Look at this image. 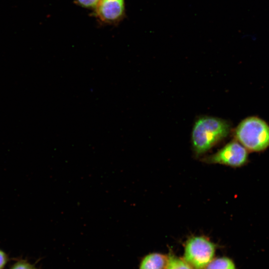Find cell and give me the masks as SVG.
<instances>
[{
	"instance_id": "1",
	"label": "cell",
	"mask_w": 269,
	"mask_h": 269,
	"mask_svg": "<svg viewBox=\"0 0 269 269\" xmlns=\"http://www.w3.org/2000/svg\"><path fill=\"white\" fill-rule=\"evenodd\" d=\"M230 125L225 120L202 116L194 124L191 134L193 150L196 155L205 153L221 142L229 134Z\"/></svg>"
},
{
	"instance_id": "2",
	"label": "cell",
	"mask_w": 269,
	"mask_h": 269,
	"mask_svg": "<svg viewBox=\"0 0 269 269\" xmlns=\"http://www.w3.org/2000/svg\"><path fill=\"white\" fill-rule=\"evenodd\" d=\"M234 136L248 151H262L269 146V126L258 117H248L237 126Z\"/></svg>"
},
{
	"instance_id": "3",
	"label": "cell",
	"mask_w": 269,
	"mask_h": 269,
	"mask_svg": "<svg viewBox=\"0 0 269 269\" xmlns=\"http://www.w3.org/2000/svg\"><path fill=\"white\" fill-rule=\"evenodd\" d=\"M215 245L203 236H194L186 242L184 261L193 269H205L213 260Z\"/></svg>"
},
{
	"instance_id": "4",
	"label": "cell",
	"mask_w": 269,
	"mask_h": 269,
	"mask_svg": "<svg viewBox=\"0 0 269 269\" xmlns=\"http://www.w3.org/2000/svg\"><path fill=\"white\" fill-rule=\"evenodd\" d=\"M248 159L247 149L238 141L234 140L227 143L215 153L204 158L203 161L207 163L237 167L244 165Z\"/></svg>"
},
{
	"instance_id": "5",
	"label": "cell",
	"mask_w": 269,
	"mask_h": 269,
	"mask_svg": "<svg viewBox=\"0 0 269 269\" xmlns=\"http://www.w3.org/2000/svg\"><path fill=\"white\" fill-rule=\"evenodd\" d=\"M97 7L100 18L106 22L120 19L124 11V0H100Z\"/></svg>"
},
{
	"instance_id": "6",
	"label": "cell",
	"mask_w": 269,
	"mask_h": 269,
	"mask_svg": "<svg viewBox=\"0 0 269 269\" xmlns=\"http://www.w3.org/2000/svg\"><path fill=\"white\" fill-rule=\"evenodd\" d=\"M166 258L158 253H151L141 261L139 269H163L167 263Z\"/></svg>"
},
{
	"instance_id": "7",
	"label": "cell",
	"mask_w": 269,
	"mask_h": 269,
	"mask_svg": "<svg viewBox=\"0 0 269 269\" xmlns=\"http://www.w3.org/2000/svg\"><path fill=\"white\" fill-rule=\"evenodd\" d=\"M205 269H236L233 262L226 257L213 260Z\"/></svg>"
},
{
	"instance_id": "8",
	"label": "cell",
	"mask_w": 269,
	"mask_h": 269,
	"mask_svg": "<svg viewBox=\"0 0 269 269\" xmlns=\"http://www.w3.org/2000/svg\"><path fill=\"white\" fill-rule=\"evenodd\" d=\"M166 269H193L185 261L173 256L167 260Z\"/></svg>"
},
{
	"instance_id": "9",
	"label": "cell",
	"mask_w": 269,
	"mask_h": 269,
	"mask_svg": "<svg viewBox=\"0 0 269 269\" xmlns=\"http://www.w3.org/2000/svg\"><path fill=\"white\" fill-rule=\"evenodd\" d=\"M100 0H77L81 5L85 7H96Z\"/></svg>"
},
{
	"instance_id": "10",
	"label": "cell",
	"mask_w": 269,
	"mask_h": 269,
	"mask_svg": "<svg viewBox=\"0 0 269 269\" xmlns=\"http://www.w3.org/2000/svg\"><path fill=\"white\" fill-rule=\"evenodd\" d=\"M11 269H34L29 264L24 262H19L16 263Z\"/></svg>"
},
{
	"instance_id": "11",
	"label": "cell",
	"mask_w": 269,
	"mask_h": 269,
	"mask_svg": "<svg viewBox=\"0 0 269 269\" xmlns=\"http://www.w3.org/2000/svg\"><path fill=\"white\" fill-rule=\"evenodd\" d=\"M7 258L5 254L0 250V269H2L6 264Z\"/></svg>"
}]
</instances>
